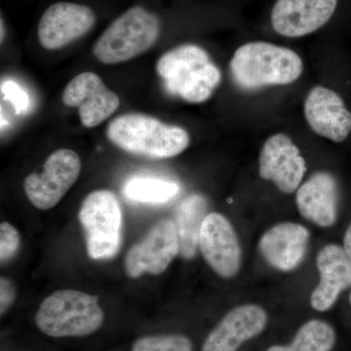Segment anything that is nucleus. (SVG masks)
Wrapping results in <instances>:
<instances>
[{
	"mask_svg": "<svg viewBox=\"0 0 351 351\" xmlns=\"http://www.w3.org/2000/svg\"><path fill=\"white\" fill-rule=\"evenodd\" d=\"M16 299V288L12 281L5 276L0 278V314L3 316L13 306Z\"/></svg>",
	"mask_w": 351,
	"mask_h": 351,
	"instance_id": "25",
	"label": "nucleus"
},
{
	"mask_svg": "<svg viewBox=\"0 0 351 351\" xmlns=\"http://www.w3.org/2000/svg\"><path fill=\"white\" fill-rule=\"evenodd\" d=\"M156 71L168 93L191 104L207 101L221 80V71L209 54L195 44L166 52L159 58Z\"/></svg>",
	"mask_w": 351,
	"mask_h": 351,
	"instance_id": "2",
	"label": "nucleus"
},
{
	"mask_svg": "<svg viewBox=\"0 0 351 351\" xmlns=\"http://www.w3.org/2000/svg\"><path fill=\"white\" fill-rule=\"evenodd\" d=\"M316 267L319 283L311 295L314 311L326 313L335 306L339 297L351 288V258L343 245L327 244L318 252Z\"/></svg>",
	"mask_w": 351,
	"mask_h": 351,
	"instance_id": "15",
	"label": "nucleus"
},
{
	"mask_svg": "<svg viewBox=\"0 0 351 351\" xmlns=\"http://www.w3.org/2000/svg\"><path fill=\"white\" fill-rule=\"evenodd\" d=\"M21 237L15 226L7 221L0 225V262L1 265L10 262L19 252Z\"/></svg>",
	"mask_w": 351,
	"mask_h": 351,
	"instance_id": "23",
	"label": "nucleus"
},
{
	"mask_svg": "<svg viewBox=\"0 0 351 351\" xmlns=\"http://www.w3.org/2000/svg\"><path fill=\"white\" fill-rule=\"evenodd\" d=\"M207 200L200 195H191L178 207L174 219L180 240V254L189 260L195 257L199 243L201 226L207 216Z\"/></svg>",
	"mask_w": 351,
	"mask_h": 351,
	"instance_id": "19",
	"label": "nucleus"
},
{
	"mask_svg": "<svg viewBox=\"0 0 351 351\" xmlns=\"http://www.w3.org/2000/svg\"><path fill=\"white\" fill-rule=\"evenodd\" d=\"M179 184L157 178L135 177L127 181L123 193L127 199L144 204H163L179 193Z\"/></svg>",
	"mask_w": 351,
	"mask_h": 351,
	"instance_id": "21",
	"label": "nucleus"
},
{
	"mask_svg": "<svg viewBox=\"0 0 351 351\" xmlns=\"http://www.w3.org/2000/svg\"><path fill=\"white\" fill-rule=\"evenodd\" d=\"M105 313L98 295L73 289L58 290L41 302L34 316L36 326L52 338H80L100 330Z\"/></svg>",
	"mask_w": 351,
	"mask_h": 351,
	"instance_id": "4",
	"label": "nucleus"
},
{
	"mask_svg": "<svg viewBox=\"0 0 351 351\" xmlns=\"http://www.w3.org/2000/svg\"><path fill=\"white\" fill-rule=\"evenodd\" d=\"M348 304H350L351 308V288L350 290L348 291Z\"/></svg>",
	"mask_w": 351,
	"mask_h": 351,
	"instance_id": "28",
	"label": "nucleus"
},
{
	"mask_svg": "<svg viewBox=\"0 0 351 351\" xmlns=\"http://www.w3.org/2000/svg\"><path fill=\"white\" fill-rule=\"evenodd\" d=\"M267 323V311L258 304L234 307L210 332L201 351H239L246 341L262 334Z\"/></svg>",
	"mask_w": 351,
	"mask_h": 351,
	"instance_id": "14",
	"label": "nucleus"
},
{
	"mask_svg": "<svg viewBox=\"0 0 351 351\" xmlns=\"http://www.w3.org/2000/svg\"><path fill=\"white\" fill-rule=\"evenodd\" d=\"M63 103L68 107L77 108L82 125L94 128L117 112L120 99L119 95L106 86L100 76L84 71L64 87Z\"/></svg>",
	"mask_w": 351,
	"mask_h": 351,
	"instance_id": "11",
	"label": "nucleus"
},
{
	"mask_svg": "<svg viewBox=\"0 0 351 351\" xmlns=\"http://www.w3.org/2000/svg\"><path fill=\"white\" fill-rule=\"evenodd\" d=\"M298 210L301 216L320 228H332L339 219V189L329 172H317L297 189Z\"/></svg>",
	"mask_w": 351,
	"mask_h": 351,
	"instance_id": "18",
	"label": "nucleus"
},
{
	"mask_svg": "<svg viewBox=\"0 0 351 351\" xmlns=\"http://www.w3.org/2000/svg\"><path fill=\"white\" fill-rule=\"evenodd\" d=\"M304 117L314 133L334 143L345 142L351 133V112L337 92L316 86L307 94Z\"/></svg>",
	"mask_w": 351,
	"mask_h": 351,
	"instance_id": "16",
	"label": "nucleus"
},
{
	"mask_svg": "<svg viewBox=\"0 0 351 351\" xmlns=\"http://www.w3.org/2000/svg\"><path fill=\"white\" fill-rule=\"evenodd\" d=\"M309 240L311 232L306 226L285 221L263 233L258 250L270 267L283 272L292 271L304 262Z\"/></svg>",
	"mask_w": 351,
	"mask_h": 351,
	"instance_id": "17",
	"label": "nucleus"
},
{
	"mask_svg": "<svg viewBox=\"0 0 351 351\" xmlns=\"http://www.w3.org/2000/svg\"><path fill=\"white\" fill-rule=\"evenodd\" d=\"M2 96L12 104L16 114L27 112L29 106V95L18 83L13 80H6L1 84Z\"/></svg>",
	"mask_w": 351,
	"mask_h": 351,
	"instance_id": "24",
	"label": "nucleus"
},
{
	"mask_svg": "<svg viewBox=\"0 0 351 351\" xmlns=\"http://www.w3.org/2000/svg\"><path fill=\"white\" fill-rule=\"evenodd\" d=\"M302 71L304 64L297 53L265 41L240 46L230 61L233 80L245 90L290 84L299 80Z\"/></svg>",
	"mask_w": 351,
	"mask_h": 351,
	"instance_id": "3",
	"label": "nucleus"
},
{
	"mask_svg": "<svg viewBox=\"0 0 351 351\" xmlns=\"http://www.w3.org/2000/svg\"><path fill=\"white\" fill-rule=\"evenodd\" d=\"M341 245H343L348 255L351 258V221L346 226L345 233H343V244Z\"/></svg>",
	"mask_w": 351,
	"mask_h": 351,
	"instance_id": "26",
	"label": "nucleus"
},
{
	"mask_svg": "<svg viewBox=\"0 0 351 351\" xmlns=\"http://www.w3.org/2000/svg\"><path fill=\"white\" fill-rule=\"evenodd\" d=\"M133 351H193L191 339L182 334L149 335L134 343Z\"/></svg>",
	"mask_w": 351,
	"mask_h": 351,
	"instance_id": "22",
	"label": "nucleus"
},
{
	"mask_svg": "<svg viewBox=\"0 0 351 351\" xmlns=\"http://www.w3.org/2000/svg\"><path fill=\"white\" fill-rule=\"evenodd\" d=\"M338 5L339 0H276L272 27L286 38H302L326 25Z\"/></svg>",
	"mask_w": 351,
	"mask_h": 351,
	"instance_id": "13",
	"label": "nucleus"
},
{
	"mask_svg": "<svg viewBox=\"0 0 351 351\" xmlns=\"http://www.w3.org/2000/svg\"><path fill=\"white\" fill-rule=\"evenodd\" d=\"M337 343L335 328L326 321H307L289 345L272 346L267 351H332Z\"/></svg>",
	"mask_w": 351,
	"mask_h": 351,
	"instance_id": "20",
	"label": "nucleus"
},
{
	"mask_svg": "<svg viewBox=\"0 0 351 351\" xmlns=\"http://www.w3.org/2000/svg\"><path fill=\"white\" fill-rule=\"evenodd\" d=\"M82 167V160L75 152L57 149L46 158L40 171L32 172L25 178V195L38 209H52L73 188L80 178Z\"/></svg>",
	"mask_w": 351,
	"mask_h": 351,
	"instance_id": "7",
	"label": "nucleus"
},
{
	"mask_svg": "<svg viewBox=\"0 0 351 351\" xmlns=\"http://www.w3.org/2000/svg\"><path fill=\"white\" fill-rule=\"evenodd\" d=\"M108 141L121 151L149 159L172 158L188 149L191 138L179 126L145 113H125L110 122Z\"/></svg>",
	"mask_w": 351,
	"mask_h": 351,
	"instance_id": "1",
	"label": "nucleus"
},
{
	"mask_svg": "<svg viewBox=\"0 0 351 351\" xmlns=\"http://www.w3.org/2000/svg\"><path fill=\"white\" fill-rule=\"evenodd\" d=\"M198 247L215 274L226 279L239 274L241 245L234 228L225 216L216 212L207 215L201 226Z\"/></svg>",
	"mask_w": 351,
	"mask_h": 351,
	"instance_id": "9",
	"label": "nucleus"
},
{
	"mask_svg": "<svg viewBox=\"0 0 351 351\" xmlns=\"http://www.w3.org/2000/svg\"><path fill=\"white\" fill-rule=\"evenodd\" d=\"M78 219L89 258L108 260L119 253L122 240V210L112 191L98 189L89 193L82 201Z\"/></svg>",
	"mask_w": 351,
	"mask_h": 351,
	"instance_id": "6",
	"label": "nucleus"
},
{
	"mask_svg": "<svg viewBox=\"0 0 351 351\" xmlns=\"http://www.w3.org/2000/svg\"><path fill=\"white\" fill-rule=\"evenodd\" d=\"M3 20L1 19V43L3 41Z\"/></svg>",
	"mask_w": 351,
	"mask_h": 351,
	"instance_id": "27",
	"label": "nucleus"
},
{
	"mask_svg": "<svg viewBox=\"0 0 351 351\" xmlns=\"http://www.w3.org/2000/svg\"><path fill=\"white\" fill-rule=\"evenodd\" d=\"M160 21L142 6H134L117 18L97 39L93 55L105 64L130 61L151 49L160 34Z\"/></svg>",
	"mask_w": 351,
	"mask_h": 351,
	"instance_id": "5",
	"label": "nucleus"
},
{
	"mask_svg": "<svg viewBox=\"0 0 351 351\" xmlns=\"http://www.w3.org/2000/svg\"><path fill=\"white\" fill-rule=\"evenodd\" d=\"M180 253V240L174 219H163L149 228L129 249L124 258L127 276H160Z\"/></svg>",
	"mask_w": 351,
	"mask_h": 351,
	"instance_id": "8",
	"label": "nucleus"
},
{
	"mask_svg": "<svg viewBox=\"0 0 351 351\" xmlns=\"http://www.w3.org/2000/svg\"><path fill=\"white\" fill-rule=\"evenodd\" d=\"M96 15L90 7L73 2H57L46 9L38 27L44 49H62L91 31Z\"/></svg>",
	"mask_w": 351,
	"mask_h": 351,
	"instance_id": "12",
	"label": "nucleus"
},
{
	"mask_svg": "<svg viewBox=\"0 0 351 351\" xmlns=\"http://www.w3.org/2000/svg\"><path fill=\"white\" fill-rule=\"evenodd\" d=\"M306 162L297 147L283 133L270 136L258 157V174L271 181L283 193H294L301 186L306 173Z\"/></svg>",
	"mask_w": 351,
	"mask_h": 351,
	"instance_id": "10",
	"label": "nucleus"
}]
</instances>
